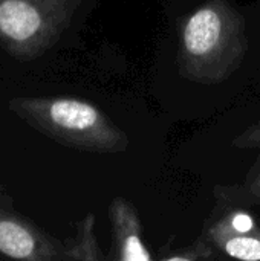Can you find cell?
Masks as SVG:
<instances>
[{
	"mask_svg": "<svg viewBox=\"0 0 260 261\" xmlns=\"http://www.w3.org/2000/svg\"><path fill=\"white\" fill-rule=\"evenodd\" d=\"M41 17L34 6L20 0H8L0 5V29L11 38L23 41L40 28Z\"/></svg>",
	"mask_w": 260,
	"mask_h": 261,
	"instance_id": "4",
	"label": "cell"
},
{
	"mask_svg": "<svg viewBox=\"0 0 260 261\" xmlns=\"http://www.w3.org/2000/svg\"><path fill=\"white\" fill-rule=\"evenodd\" d=\"M0 251L14 258L29 257L34 251V239L20 225L0 222Z\"/></svg>",
	"mask_w": 260,
	"mask_h": 261,
	"instance_id": "6",
	"label": "cell"
},
{
	"mask_svg": "<svg viewBox=\"0 0 260 261\" xmlns=\"http://www.w3.org/2000/svg\"><path fill=\"white\" fill-rule=\"evenodd\" d=\"M210 258H215V248L204 236L187 248L159 254V260L164 261H199Z\"/></svg>",
	"mask_w": 260,
	"mask_h": 261,
	"instance_id": "7",
	"label": "cell"
},
{
	"mask_svg": "<svg viewBox=\"0 0 260 261\" xmlns=\"http://www.w3.org/2000/svg\"><path fill=\"white\" fill-rule=\"evenodd\" d=\"M248 50L244 15L228 0H207L179 28V72L199 84L230 78Z\"/></svg>",
	"mask_w": 260,
	"mask_h": 261,
	"instance_id": "1",
	"label": "cell"
},
{
	"mask_svg": "<svg viewBox=\"0 0 260 261\" xmlns=\"http://www.w3.org/2000/svg\"><path fill=\"white\" fill-rule=\"evenodd\" d=\"M233 145L238 148H260V121L238 135L233 141Z\"/></svg>",
	"mask_w": 260,
	"mask_h": 261,
	"instance_id": "8",
	"label": "cell"
},
{
	"mask_svg": "<svg viewBox=\"0 0 260 261\" xmlns=\"http://www.w3.org/2000/svg\"><path fill=\"white\" fill-rule=\"evenodd\" d=\"M113 229L116 260L152 261L153 257L143 242V228L138 210L124 197H115L109 206Z\"/></svg>",
	"mask_w": 260,
	"mask_h": 261,
	"instance_id": "3",
	"label": "cell"
},
{
	"mask_svg": "<svg viewBox=\"0 0 260 261\" xmlns=\"http://www.w3.org/2000/svg\"><path fill=\"white\" fill-rule=\"evenodd\" d=\"M221 254L245 261H260V226L241 206L224 205L222 214L202 234Z\"/></svg>",
	"mask_w": 260,
	"mask_h": 261,
	"instance_id": "2",
	"label": "cell"
},
{
	"mask_svg": "<svg viewBox=\"0 0 260 261\" xmlns=\"http://www.w3.org/2000/svg\"><path fill=\"white\" fill-rule=\"evenodd\" d=\"M215 197L221 205L241 208L260 205V161H257L244 182L234 185H218L215 188Z\"/></svg>",
	"mask_w": 260,
	"mask_h": 261,
	"instance_id": "5",
	"label": "cell"
}]
</instances>
